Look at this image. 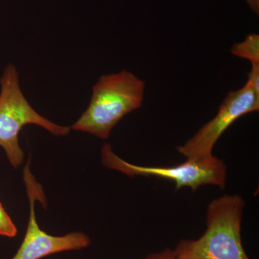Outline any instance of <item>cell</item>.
<instances>
[{
    "instance_id": "cell-1",
    "label": "cell",
    "mask_w": 259,
    "mask_h": 259,
    "mask_svg": "<svg viewBox=\"0 0 259 259\" xmlns=\"http://www.w3.org/2000/svg\"><path fill=\"white\" fill-rule=\"evenodd\" d=\"M245 202L241 196L225 194L209 202L207 230L196 240H182L173 249L178 259H250L241 239Z\"/></svg>"
},
{
    "instance_id": "cell-2",
    "label": "cell",
    "mask_w": 259,
    "mask_h": 259,
    "mask_svg": "<svg viewBox=\"0 0 259 259\" xmlns=\"http://www.w3.org/2000/svg\"><path fill=\"white\" fill-rule=\"evenodd\" d=\"M146 83L126 70L102 75L93 86L90 105L71 128L108 139L127 114L142 106Z\"/></svg>"
},
{
    "instance_id": "cell-3",
    "label": "cell",
    "mask_w": 259,
    "mask_h": 259,
    "mask_svg": "<svg viewBox=\"0 0 259 259\" xmlns=\"http://www.w3.org/2000/svg\"><path fill=\"white\" fill-rule=\"evenodd\" d=\"M0 146L4 149L10 164L17 168L24 161L19 134L25 125L40 126L56 136H67L71 128L51 122L32 108L22 93L14 65L6 66L0 79Z\"/></svg>"
},
{
    "instance_id": "cell-4",
    "label": "cell",
    "mask_w": 259,
    "mask_h": 259,
    "mask_svg": "<svg viewBox=\"0 0 259 259\" xmlns=\"http://www.w3.org/2000/svg\"><path fill=\"white\" fill-rule=\"evenodd\" d=\"M102 162L110 169L116 170L134 177H154L172 181L176 190L190 187L196 191L205 185H214L224 189L226 185L227 166L216 156L187 158V161L174 166H144L133 164L121 158L112 151L111 145L105 144L101 149Z\"/></svg>"
},
{
    "instance_id": "cell-5",
    "label": "cell",
    "mask_w": 259,
    "mask_h": 259,
    "mask_svg": "<svg viewBox=\"0 0 259 259\" xmlns=\"http://www.w3.org/2000/svg\"><path fill=\"white\" fill-rule=\"evenodd\" d=\"M243 88L230 92L219 107L217 115L177 150L185 157H205L212 155L214 145L223 133L235 122L259 110V69L252 67Z\"/></svg>"
},
{
    "instance_id": "cell-6",
    "label": "cell",
    "mask_w": 259,
    "mask_h": 259,
    "mask_svg": "<svg viewBox=\"0 0 259 259\" xmlns=\"http://www.w3.org/2000/svg\"><path fill=\"white\" fill-rule=\"evenodd\" d=\"M28 161L23 170V180L30 203V215L26 233L23 242L12 259H41L48 255L67 250H81L91 243L88 235L73 232L63 236L48 234L39 227L35 216L36 201L46 206L45 197L41 185L37 183L30 169Z\"/></svg>"
},
{
    "instance_id": "cell-7",
    "label": "cell",
    "mask_w": 259,
    "mask_h": 259,
    "mask_svg": "<svg viewBox=\"0 0 259 259\" xmlns=\"http://www.w3.org/2000/svg\"><path fill=\"white\" fill-rule=\"evenodd\" d=\"M231 52L237 57L250 61L251 64H259V35L249 34L243 41L234 44Z\"/></svg>"
},
{
    "instance_id": "cell-8",
    "label": "cell",
    "mask_w": 259,
    "mask_h": 259,
    "mask_svg": "<svg viewBox=\"0 0 259 259\" xmlns=\"http://www.w3.org/2000/svg\"><path fill=\"white\" fill-rule=\"evenodd\" d=\"M17 233L16 226L0 202V236L14 238Z\"/></svg>"
},
{
    "instance_id": "cell-9",
    "label": "cell",
    "mask_w": 259,
    "mask_h": 259,
    "mask_svg": "<svg viewBox=\"0 0 259 259\" xmlns=\"http://www.w3.org/2000/svg\"><path fill=\"white\" fill-rule=\"evenodd\" d=\"M144 259H178L174 253L173 250L166 248L157 253H151Z\"/></svg>"
},
{
    "instance_id": "cell-10",
    "label": "cell",
    "mask_w": 259,
    "mask_h": 259,
    "mask_svg": "<svg viewBox=\"0 0 259 259\" xmlns=\"http://www.w3.org/2000/svg\"><path fill=\"white\" fill-rule=\"evenodd\" d=\"M250 10L253 12L254 14L259 15V0H245Z\"/></svg>"
}]
</instances>
